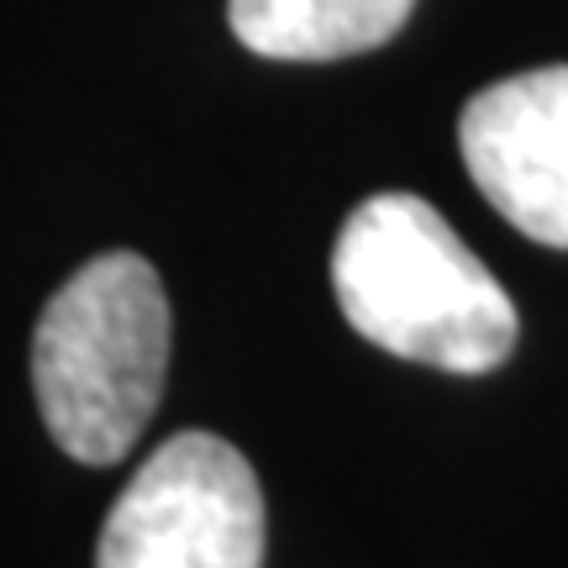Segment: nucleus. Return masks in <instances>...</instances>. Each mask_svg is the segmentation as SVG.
I'll return each instance as SVG.
<instances>
[{
  "label": "nucleus",
  "mask_w": 568,
  "mask_h": 568,
  "mask_svg": "<svg viewBox=\"0 0 568 568\" xmlns=\"http://www.w3.org/2000/svg\"><path fill=\"white\" fill-rule=\"evenodd\" d=\"M332 290L347 326L395 358L489 374L516 347V305L422 195H368L332 247Z\"/></svg>",
  "instance_id": "1"
},
{
  "label": "nucleus",
  "mask_w": 568,
  "mask_h": 568,
  "mask_svg": "<svg viewBox=\"0 0 568 568\" xmlns=\"http://www.w3.org/2000/svg\"><path fill=\"white\" fill-rule=\"evenodd\" d=\"M169 374V295L138 253H101L42 305L32 389L48 437L74 464H122Z\"/></svg>",
  "instance_id": "2"
},
{
  "label": "nucleus",
  "mask_w": 568,
  "mask_h": 568,
  "mask_svg": "<svg viewBox=\"0 0 568 568\" xmlns=\"http://www.w3.org/2000/svg\"><path fill=\"white\" fill-rule=\"evenodd\" d=\"M95 568H264V489L216 432L148 453L101 527Z\"/></svg>",
  "instance_id": "3"
},
{
  "label": "nucleus",
  "mask_w": 568,
  "mask_h": 568,
  "mask_svg": "<svg viewBox=\"0 0 568 568\" xmlns=\"http://www.w3.org/2000/svg\"><path fill=\"white\" fill-rule=\"evenodd\" d=\"M458 148L479 195L516 232L568 247V63L479 90L464 105Z\"/></svg>",
  "instance_id": "4"
},
{
  "label": "nucleus",
  "mask_w": 568,
  "mask_h": 568,
  "mask_svg": "<svg viewBox=\"0 0 568 568\" xmlns=\"http://www.w3.org/2000/svg\"><path fill=\"white\" fill-rule=\"evenodd\" d=\"M416 0H226V21L247 53L284 63L353 59L389 42Z\"/></svg>",
  "instance_id": "5"
}]
</instances>
